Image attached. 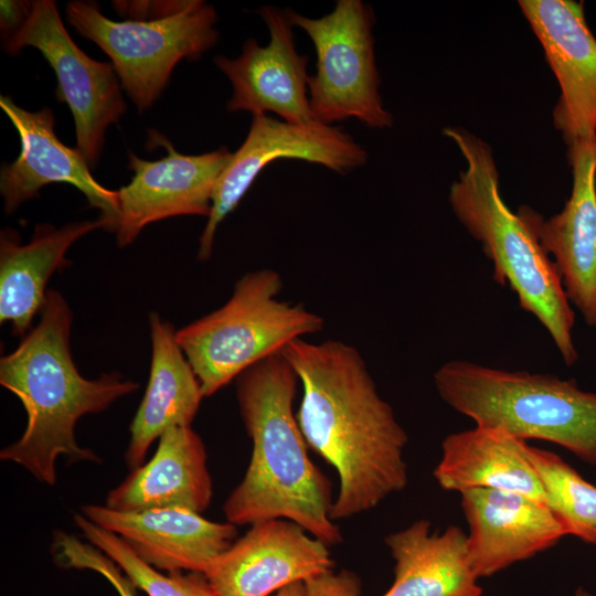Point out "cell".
<instances>
[{"label": "cell", "instance_id": "cell-1", "mask_svg": "<svg viewBox=\"0 0 596 596\" xmlns=\"http://www.w3.org/2000/svg\"><path fill=\"white\" fill-rule=\"evenodd\" d=\"M281 353L302 387L296 417L305 440L338 472L331 519L364 513L404 490L408 437L360 351L340 340L297 339Z\"/></svg>", "mask_w": 596, "mask_h": 596}, {"label": "cell", "instance_id": "cell-2", "mask_svg": "<svg viewBox=\"0 0 596 596\" xmlns=\"http://www.w3.org/2000/svg\"><path fill=\"white\" fill-rule=\"evenodd\" d=\"M236 396L252 456L240 485L223 505L234 525L285 519L328 546L342 541L330 517L331 485L308 455L294 412L299 381L283 353L268 356L237 376Z\"/></svg>", "mask_w": 596, "mask_h": 596}, {"label": "cell", "instance_id": "cell-3", "mask_svg": "<svg viewBox=\"0 0 596 596\" xmlns=\"http://www.w3.org/2000/svg\"><path fill=\"white\" fill-rule=\"evenodd\" d=\"M72 320L64 297L47 290L39 323L0 360V384L19 397L28 417L24 433L0 451V459L50 486L56 481L55 464L61 456L70 462H102L92 449L77 444V421L107 409L139 387L118 372L94 380L81 375L71 354Z\"/></svg>", "mask_w": 596, "mask_h": 596}, {"label": "cell", "instance_id": "cell-4", "mask_svg": "<svg viewBox=\"0 0 596 596\" xmlns=\"http://www.w3.org/2000/svg\"><path fill=\"white\" fill-rule=\"evenodd\" d=\"M444 134L467 163L449 189L455 216L492 263L494 281L511 288L519 306L550 334L564 363L574 365L578 360L574 310L554 262L503 201L491 147L461 128L447 127Z\"/></svg>", "mask_w": 596, "mask_h": 596}, {"label": "cell", "instance_id": "cell-5", "mask_svg": "<svg viewBox=\"0 0 596 596\" xmlns=\"http://www.w3.org/2000/svg\"><path fill=\"white\" fill-rule=\"evenodd\" d=\"M440 398L476 425L556 444L596 466V392L556 375L451 360L434 373Z\"/></svg>", "mask_w": 596, "mask_h": 596}, {"label": "cell", "instance_id": "cell-6", "mask_svg": "<svg viewBox=\"0 0 596 596\" xmlns=\"http://www.w3.org/2000/svg\"><path fill=\"white\" fill-rule=\"evenodd\" d=\"M284 283L270 268L248 272L219 309L175 332L204 397L292 341L319 333L324 319L301 304L278 298Z\"/></svg>", "mask_w": 596, "mask_h": 596}, {"label": "cell", "instance_id": "cell-7", "mask_svg": "<svg viewBox=\"0 0 596 596\" xmlns=\"http://www.w3.org/2000/svg\"><path fill=\"white\" fill-rule=\"evenodd\" d=\"M65 11L68 23L109 56L140 113L159 98L180 61L201 58L219 40L216 11L202 0L155 21H114L91 1H71Z\"/></svg>", "mask_w": 596, "mask_h": 596}, {"label": "cell", "instance_id": "cell-8", "mask_svg": "<svg viewBox=\"0 0 596 596\" xmlns=\"http://www.w3.org/2000/svg\"><path fill=\"white\" fill-rule=\"evenodd\" d=\"M287 13L310 38L317 55L316 73L308 77L312 119L332 126L355 118L371 128H390L393 117L379 91L371 7L361 0H338L318 19L289 9Z\"/></svg>", "mask_w": 596, "mask_h": 596}, {"label": "cell", "instance_id": "cell-9", "mask_svg": "<svg viewBox=\"0 0 596 596\" xmlns=\"http://www.w3.org/2000/svg\"><path fill=\"white\" fill-rule=\"evenodd\" d=\"M26 46L39 50L53 68L57 102L66 103L75 125L76 149L91 169L97 167L107 128L126 113L119 77L111 65L83 52L66 31L53 0L31 2L19 32L2 43L14 56Z\"/></svg>", "mask_w": 596, "mask_h": 596}, {"label": "cell", "instance_id": "cell-10", "mask_svg": "<svg viewBox=\"0 0 596 596\" xmlns=\"http://www.w3.org/2000/svg\"><path fill=\"white\" fill-rule=\"evenodd\" d=\"M278 159L305 160L347 173L363 166L368 152L336 126L315 120L299 125L267 115L253 116L244 142L216 182L211 212L199 238L200 262L210 259L222 221L237 207L262 170Z\"/></svg>", "mask_w": 596, "mask_h": 596}, {"label": "cell", "instance_id": "cell-11", "mask_svg": "<svg viewBox=\"0 0 596 596\" xmlns=\"http://www.w3.org/2000/svg\"><path fill=\"white\" fill-rule=\"evenodd\" d=\"M151 134L149 140L164 147L168 155L148 161L128 151V168L134 177L118 190L119 247L131 244L150 223L181 215L207 217L216 182L233 156L226 147L202 155H182L164 136Z\"/></svg>", "mask_w": 596, "mask_h": 596}, {"label": "cell", "instance_id": "cell-12", "mask_svg": "<svg viewBox=\"0 0 596 596\" xmlns=\"http://www.w3.org/2000/svg\"><path fill=\"white\" fill-rule=\"evenodd\" d=\"M572 191L561 212L545 219L530 206L517 213L554 262L572 306L596 327V141L567 146Z\"/></svg>", "mask_w": 596, "mask_h": 596}, {"label": "cell", "instance_id": "cell-13", "mask_svg": "<svg viewBox=\"0 0 596 596\" xmlns=\"http://www.w3.org/2000/svg\"><path fill=\"white\" fill-rule=\"evenodd\" d=\"M519 7L540 41L561 88L553 123L567 146L596 141V38L583 2L521 0Z\"/></svg>", "mask_w": 596, "mask_h": 596}, {"label": "cell", "instance_id": "cell-14", "mask_svg": "<svg viewBox=\"0 0 596 596\" xmlns=\"http://www.w3.org/2000/svg\"><path fill=\"white\" fill-rule=\"evenodd\" d=\"M258 13L268 28V44L260 46L255 39H248L236 58H214L233 88L226 108L253 116L274 113L287 123L309 124L313 119L308 95V56L296 49L287 9L266 6Z\"/></svg>", "mask_w": 596, "mask_h": 596}, {"label": "cell", "instance_id": "cell-15", "mask_svg": "<svg viewBox=\"0 0 596 596\" xmlns=\"http://www.w3.org/2000/svg\"><path fill=\"white\" fill-rule=\"evenodd\" d=\"M328 547L292 521H262L235 540L204 575L221 596H270L332 570Z\"/></svg>", "mask_w": 596, "mask_h": 596}, {"label": "cell", "instance_id": "cell-16", "mask_svg": "<svg viewBox=\"0 0 596 596\" xmlns=\"http://www.w3.org/2000/svg\"><path fill=\"white\" fill-rule=\"evenodd\" d=\"M0 106L15 127L21 142L18 158L3 164L0 171V193L3 210L11 214L29 200L39 196L46 184L68 183L79 190L89 205L100 211L102 219L116 233L119 195L97 182L91 168L76 148L64 145L54 131L51 108L29 111L4 95Z\"/></svg>", "mask_w": 596, "mask_h": 596}, {"label": "cell", "instance_id": "cell-17", "mask_svg": "<svg viewBox=\"0 0 596 596\" xmlns=\"http://www.w3.org/2000/svg\"><path fill=\"white\" fill-rule=\"evenodd\" d=\"M82 514L119 536L141 561L168 573L205 574L237 534L230 522H214L183 508L125 512L86 504Z\"/></svg>", "mask_w": 596, "mask_h": 596}, {"label": "cell", "instance_id": "cell-18", "mask_svg": "<svg viewBox=\"0 0 596 596\" xmlns=\"http://www.w3.org/2000/svg\"><path fill=\"white\" fill-rule=\"evenodd\" d=\"M461 508L469 525V556L479 578L530 558L566 535L547 504L517 492L466 490Z\"/></svg>", "mask_w": 596, "mask_h": 596}, {"label": "cell", "instance_id": "cell-19", "mask_svg": "<svg viewBox=\"0 0 596 596\" xmlns=\"http://www.w3.org/2000/svg\"><path fill=\"white\" fill-rule=\"evenodd\" d=\"M97 228L110 231V225L102 217L62 227L38 224L25 244H21L15 230L1 231L0 320L10 322L12 334L24 337L29 332L34 317L44 307L51 276L71 265L66 252L78 238Z\"/></svg>", "mask_w": 596, "mask_h": 596}, {"label": "cell", "instance_id": "cell-20", "mask_svg": "<svg viewBox=\"0 0 596 596\" xmlns=\"http://www.w3.org/2000/svg\"><path fill=\"white\" fill-rule=\"evenodd\" d=\"M212 494L201 437L191 426H173L159 437L152 458L109 491L105 505L125 512L183 508L202 513Z\"/></svg>", "mask_w": 596, "mask_h": 596}, {"label": "cell", "instance_id": "cell-21", "mask_svg": "<svg viewBox=\"0 0 596 596\" xmlns=\"http://www.w3.org/2000/svg\"><path fill=\"white\" fill-rule=\"evenodd\" d=\"M151 364L143 398L130 424L127 466H142L157 438L173 426H191L204 397L199 380L177 342L173 326L157 312L149 315Z\"/></svg>", "mask_w": 596, "mask_h": 596}, {"label": "cell", "instance_id": "cell-22", "mask_svg": "<svg viewBox=\"0 0 596 596\" xmlns=\"http://www.w3.org/2000/svg\"><path fill=\"white\" fill-rule=\"evenodd\" d=\"M528 443L502 428L476 425L448 435L433 475L440 488L464 492L485 488L511 491L547 504L526 455Z\"/></svg>", "mask_w": 596, "mask_h": 596}, {"label": "cell", "instance_id": "cell-23", "mask_svg": "<svg viewBox=\"0 0 596 596\" xmlns=\"http://www.w3.org/2000/svg\"><path fill=\"white\" fill-rule=\"evenodd\" d=\"M384 541L395 564L382 596H482L460 528L432 533L430 522L419 519Z\"/></svg>", "mask_w": 596, "mask_h": 596}, {"label": "cell", "instance_id": "cell-24", "mask_svg": "<svg viewBox=\"0 0 596 596\" xmlns=\"http://www.w3.org/2000/svg\"><path fill=\"white\" fill-rule=\"evenodd\" d=\"M526 455L565 534L596 545V487L553 451L528 444Z\"/></svg>", "mask_w": 596, "mask_h": 596}, {"label": "cell", "instance_id": "cell-25", "mask_svg": "<svg viewBox=\"0 0 596 596\" xmlns=\"http://www.w3.org/2000/svg\"><path fill=\"white\" fill-rule=\"evenodd\" d=\"M74 522L84 536L123 570L129 582L148 596H221L204 574L172 572L167 575L141 561L116 534L108 532L82 513Z\"/></svg>", "mask_w": 596, "mask_h": 596}, {"label": "cell", "instance_id": "cell-26", "mask_svg": "<svg viewBox=\"0 0 596 596\" xmlns=\"http://www.w3.org/2000/svg\"><path fill=\"white\" fill-rule=\"evenodd\" d=\"M195 0L113 1L114 9L128 21H155L177 15Z\"/></svg>", "mask_w": 596, "mask_h": 596}, {"label": "cell", "instance_id": "cell-27", "mask_svg": "<svg viewBox=\"0 0 596 596\" xmlns=\"http://www.w3.org/2000/svg\"><path fill=\"white\" fill-rule=\"evenodd\" d=\"M305 584V596H361V581L353 572L329 570Z\"/></svg>", "mask_w": 596, "mask_h": 596}, {"label": "cell", "instance_id": "cell-28", "mask_svg": "<svg viewBox=\"0 0 596 596\" xmlns=\"http://www.w3.org/2000/svg\"><path fill=\"white\" fill-rule=\"evenodd\" d=\"M32 1L1 0L0 31L2 43L12 39L26 21Z\"/></svg>", "mask_w": 596, "mask_h": 596}, {"label": "cell", "instance_id": "cell-29", "mask_svg": "<svg viewBox=\"0 0 596 596\" xmlns=\"http://www.w3.org/2000/svg\"><path fill=\"white\" fill-rule=\"evenodd\" d=\"M273 596H305V584L304 582L292 583L281 588Z\"/></svg>", "mask_w": 596, "mask_h": 596}, {"label": "cell", "instance_id": "cell-30", "mask_svg": "<svg viewBox=\"0 0 596 596\" xmlns=\"http://www.w3.org/2000/svg\"><path fill=\"white\" fill-rule=\"evenodd\" d=\"M575 596H592V594L586 590L584 587H579L575 592Z\"/></svg>", "mask_w": 596, "mask_h": 596}]
</instances>
